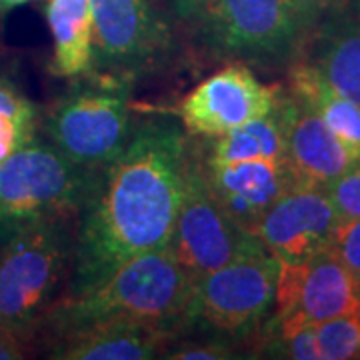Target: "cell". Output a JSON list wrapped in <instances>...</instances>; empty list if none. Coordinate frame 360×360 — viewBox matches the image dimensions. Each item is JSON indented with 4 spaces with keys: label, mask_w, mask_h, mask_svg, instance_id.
I'll return each mask as SVG.
<instances>
[{
    "label": "cell",
    "mask_w": 360,
    "mask_h": 360,
    "mask_svg": "<svg viewBox=\"0 0 360 360\" xmlns=\"http://www.w3.org/2000/svg\"><path fill=\"white\" fill-rule=\"evenodd\" d=\"M191 134L174 116L134 122L124 150L101 172L75 232L68 288L78 292L170 243L179 212Z\"/></svg>",
    "instance_id": "6da1fadb"
},
{
    "label": "cell",
    "mask_w": 360,
    "mask_h": 360,
    "mask_svg": "<svg viewBox=\"0 0 360 360\" xmlns=\"http://www.w3.org/2000/svg\"><path fill=\"white\" fill-rule=\"evenodd\" d=\"M194 298L196 284L167 245L130 258L78 292H65L46 314L42 330L52 338L92 322L129 321L180 338L193 330Z\"/></svg>",
    "instance_id": "7a4b0ae2"
},
{
    "label": "cell",
    "mask_w": 360,
    "mask_h": 360,
    "mask_svg": "<svg viewBox=\"0 0 360 360\" xmlns=\"http://www.w3.org/2000/svg\"><path fill=\"white\" fill-rule=\"evenodd\" d=\"M77 219L44 220L0 245V328L30 340L72 272Z\"/></svg>",
    "instance_id": "3957f363"
},
{
    "label": "cell",
    "mask_w": 360,
    "mask_h": 360,
    "mask_svg": "<svg viewBox=\"0 0 360 360\" xmlns=\"http://www.w3.org/2000/svg\"><path fill=\"white\" fill-rule=\"evenodd\" d=\"M132 84L98 70L70 78L65 92L40 115L44 139L70 162L103 172L132 134Z\"/></svg>",
    "instance_id": "277c9868"
},
{
    "label": "cell",
    "mask_w": 360,
    "mask_h": 360,
    "mask_svg": "<svg viewBox=\"0 0 360 360\" xmlns=\"http://www.w3.org/2000/svg\"><path fill=\"white\" fill-rule=\"evenodd\" d=\"M191 30L206 58L260 70H286L309 39L288 0H210Z\"/></svg>",
    "instance_id": "5b68a950"
},
{
    "label": "cell",
    "mask_w": 360,
    "mask_h": 360,
    "mask_svg": "<svg viewBox=\"0 0 360 360\" xmlns=\"http://www.w3.org/2000/svg\"><path fill=\"white\" fill-rule=\"evenodd\" d=\"M98 176L46 139L28 142L0 165V245L44 220L78 219Z\"/></svg>",
    "instance_id": "8992f818"
},
{
    "label": "cell",
    "mask_w": 360,
    "mask_h": 360,
    "mask_svg": "<svg viewBox=\"0 0 360 360\" xmlns=\"http://www.w3.org/2000/svg\"><path fill=\"white\" fill-rule=\"evenodd\" d=\"M278 258L257 245L196 284L193 330L236 347L255 340L274 307Z\"/></svg>",
    "instance_id": "52a82bcc"
},
{
    "label": "cell",
    "mask_w": 360,
    "mask_h": 360,
    "mask_svg": "<svg viewBox=\"0 0 360 360\" xmlns=\"http://www.w3.org/2000/svg\"><path fill=\"white\" fill-rule=\"evenodd\" d=\"M257 245H260L257 236L238 226L217 200L206 176L202 141L191 136L179 212L168 243L172 255L191 281L198 284L206 274Z\"/></svg>",
    "instance_id": "ba28073f"
},
{
    "label": "cell",
    "mask_w": 360,
    "mask_h": 360,
    "mask_svg": "<svg viewBox=\"0 0 360 360\" xmlns=\"http://www.w3.org/2000/svg\"><path fill=\"white\" fill-rule=\"evenodd\" d=\"M96 32V68L136 82L165 70L176 54L172 26L150 0H89Z\"/></svg>",
    "instance_id": "9c48e42d"
},
{
    "label": "cell",
    "mask_w": 360,
    "mask_h": 360,
    "mask_svg": "<svg viewBox=\"0 0 360 360\" xmlns=\"http://www.w3.org/2000/svg\"><path fill=\"white\" fill-rule=\"evenodd\" d=\"M281 92L283 84L260 82L255 68L229 63L186 92L174 116L191 136L208 141L269 115Z\"/></svg>",
    "instance_id": "30bf717a"
},
{
    "label": "cell",
    "mask_w": 360,
    "mask_h": 360,
    "mask_svg": "<svg viewBox=\"0 0 360 360\" xmlns=\"http://www.w3.org/2000/svg\"><path fill=\"white\" fill-rule=\"evenodd\" d=\"M338 220L324 188L298 182L270 206L252 234L281 262L298 264L330 246Z\"/></svg>",
    "instance_id": "8fae6325"
},
{
    "label": "cell",
    "mask_w": 360,
    "mask_h": 360,
    "mask_svg": "<svg viewBox=\"0 0 360 360\" xmlns=\"http://www.w3.org/2000/svg\"><path fill=\"white\" fill-rule=\"evenodd\" d=\"M205 168L217 200L248 232L255 231L270 206L298 184L288 158H252L231 165L205 162Z\"/></svg>",
    "instance_id": "7c38bea8"
},
{
    "label": "cell",
    "mask_w": 360,
    "mask_h": 360,
    "mask_svg": "<svg viewBox=\"0 0 360 360\" xmlns=\"http://www.w3.org/2000/svg\"><path fill=\"white\" fill-rule=\"evenodd\" d=\"M176 336L150 324L103 321L52 336L49 359L56 360H150Z\"/></svg>",
    "instance_id": "4fadbf2b"
},
{
    "label": "cell",
    "mask_w": 360,
    "mask_h": 360,
    "mask_svg": "<svg viewBox=\"0 0 360 360\" xmlns=\"http://www.w3.org/2000/svg\"><path fill=\"white\" fill-rule=\"evenodd\" d=\"M286 156L296 180L326 188L356 162L342 141L307 104L292 98Z\"/></svg>",
    "instance_id": "5bb4252c"
},
{
    "label": "cell",
    "mask_w": 360,
    "mask_h": 360,
    "mask_svg": "<svg viewBox=\"0 0 360 360\" xmlns=\"http://www.w3.org/2000/svg\"><path fill=\"white\" fill-rule=\"evenodd\" d=\"M302 58L340 94L360 104V14L321 22L309 34Z\"/></svg>",
    "instance_id": "9a60e30c"
},
{
    "label": "cell",
    "mask_w": 360,
    "mask_h": 360,
    "mask_svg": "<svg viewBox=\"0 0 360 360\" xmlns=\"http://www.w3.org/2000/svg\"><path fill=\"white\" fill-rule=\"evenodd\" d=\"M52 37L49 70L56 78L84 77L96 68V32L89 0H44Z\"/></svg>",
    "instance_id": "2e32d148"
},
{
    "label": "cell",
    "mask_w": 360,
    "mask_h": 360,
    "mask_svg": "<svg viewBox=\"0 0 360 360\" xmlns=\"http://www.w3.org/2000/svg\"><path fill=\"white\" fill-rule=\"evenodd\" d=\"M292 110V96L283 86L276 106L269 115L258 116L238 129L217 139H200L206 165H231L252 158H288V120Z\"/></svg>",
    "instance_id": "e0dca14e"
},
{
    "label": "cell",
    "mask_w": 360,
    "mask_h": 360,
    "mask_svg": "<svg viewBox=\"0 0 360 360\" xmlns=\"http://www.w3.org/2000/svg\"><path fill=\"white\" fill-rule=\"evenodd\" d=\"M286 90L321 116L350 155L360 160V104L340 94L302 56L286 68Z\"/></svg>",
    "instance_id": "ac0fdd59"
},
{
    "label": "cell",
    "mask_w": 360,
    "mask_h": 360,
    "mask_svg": "<svg viewBox=\"0 0 360 360\" xmlns=\"http://www.w3.org/2000/svg\"><path fill=\"white\" fill-rule=\"evenodd\" d=\"M40 108L25 92L0 77V165L39 136Z\"/></svg>",
    "instance_id": "d6986e66"
},
{
    "label": "cell",
    "mask_w": 360,
    "mask_h": 360,
    "mask_svg": "<svg viewBox=\"0 0 360 360\" xmlns=\"http://www.w3.org/2000/svg\"><path fill=\"white\" fill-rule=\"evenodd\" d=\"M321 360L360 359V316H338L314 324Z\"/></svg>",
    "instance_id": "ffe728a7"
},
{
    "label": "cell",
    "mask_w": 360,
    "mask_h": 360,
    "mask_svg": "<svg viewBox=\"0 0 360 360\" xmlns=\"http://www.w3.org/2000/svg\"><path fill=\"white\" fill-rule=\"evenodd\" d=\"M240 347L231 345L222 338L214 336H196V338H184L180 336L174 342H170L160 359L168 360H232L245 359V354H238Z\"/></svg>",
    "instance_id": "44dd1931"
},
{
    "label": "cell",
    "mask_w": 360,
    "mask_h": 360,
    "mask_svg": "<svg viewBox=\"0 0 360 360\" xmlns=\"http://www.w3.org/2000/svg\"><path fill=\"white\" fill-rule=\"evenodd\" d=\"M307 32L336 16L360 14V0H288Z\"/></svg>",
    "instance_id": "7402d4cb"
},
{
    "label": "cell",
    "mask_w": 360,
    "mask_h": 360,
    "mask_svg": "<svg viewBox=\"0 0 360 360\" xmlns=\"http://www.w3.org/2000/svg\"><path fill=\"white\" fill-rule=\"evenodd\" d=\"M340 219H359L360 217V160L348 168L342 176L330 182L326 188Z\"/></svg>",
    "instance_id": "603a6c76"
},
{
    "label": "cell",
    "mask_w": 360,
    "mask_h": 360,
    "mask_svg": "<svg viewBox=\"0 0 360 360\" xmlns=\"http://www.w3.org/2000/svg\"><path fill=\"white\" fill-rule=\"evenodd\" d=\"M330 250L360 283V217L338 220L333 232Z\"/></svg>",
    "instance_id": "cb8c5ba5"
},
{
    "label": "cell",
    "mask_w": 360,
    "mask_h": 360,
    "mask_svg": "<svg viewBox=\"0 0 360 360\" xmlns=\"http://www.w3.org/2000/svg\"><path fill=\"white\" fill-rule=\"evenodd\" d=\"M210 0H168L170 14L180 25H193Z\"/></svg>",
    "instance_id": "d4e9b609"
},
{
    "label": "cell",
    "mask_w": 360,
    "mask_h": 360,
    "mask_svg": "<svg viewBox=\"0 0 360 360\" xmlns=\"http://www.w3.org/2000/svg\"><path fill=\"white\" fill-rule=\"evenodd\" d=\"M28 356V340L0 328V360H20Z\"/></svg>",
    "instance_id": "484cf974"
},
{
    "label": "cell",
    "mask_w": 360,
    "mask_h": 360,
    "mask_svg": "<svg viewBox=\"0 0 360 360\" xmlns=\"http://www.w3.org/2000/svg\"><path fill=\"white\" fill-rule=\"evenodd\" d=\"M32 2H39V0H0V14H8L20 8V6H26V4H32Z\"/></svg>",
    "instance_id": "4316f807"
}]
</instances>
